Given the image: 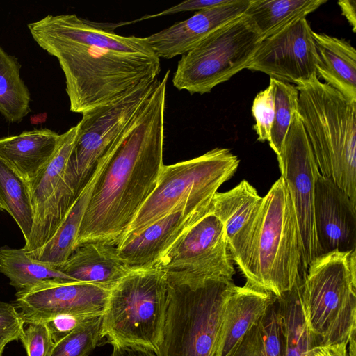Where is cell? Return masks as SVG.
I'll use <instances>...</instances> for the list:
<instances>
[{
    "label": "cell",
    "instance_id": "cell-32",
    "mask_svg": "<svg viewBox=\"0 0 356 356\" xmlns=\"http://www.w3.org/2000/svg\"><path fill=\"white\" fill-rule=\"evenodd\" d=\"M103 315L83 323L55 343L49 356H88L102 337Z\"/></svg>",
    "mask_w": 356,
    "mask_h": 356
},
{
    "label": "cell",
    "instance_id": "cell-36",
    "mask_svg": "<svg viewBox=\"0 0 356 356\" xmlns=\"http://www.w3.org/2000/svg\"><path fill=\"white\" fill-rule=\"evenodd\" d=\"M96 316L60 314L51 317L43 322L46 324L55 343L67 336L81 324Z\"/></svg>",
    "mask_w": 356,
    "mask_h": 356
},
{
    "label": "cell",
    "instance_id": "cell-2",
    "mask_svg": "<svg viewBox=\"0 0 356 356\" xmlns=\"http://www.w3.org/2000/svg\"><path fill=\"white\" fill-rule=\"evenodd\" d=\"M170 70L106 152L85 211L76 248L116 246L156 187L163 168L165 92Z\"/></svg>",
    "mask_w": 356,
    "mask_h": 356
},
{
    "label": "cell",
    "instance_id": "cell-25",
    "mask_svg": "<svg viewBox=\"0 0 356 356\" xmlns=\"http://www.w3.org/2000/svg\"><path fill=\"white\" fill-rule=\"evenodd\" d=\"M284 330L278 298L227 356H283Z\"/></svg>",
    "mask_w": 356,
    "mask_h": 356
},
{
    "label": "cell",
    "instance_id": "cell-34",
    "mask_svg": "<svg viewBox=\"0 0 356 356\" xmlns=\"http://www.w3.org/2000/svg\"><path fill=\"white\" fill-rule=\"evenodd\" d=\"M20 340L27 356H49L54 344L46 324L42 321L25 323Z\"/></svg>",
    "mask_w": 356,
    "mask_h": 356
},
{
    "label": "cell",
    "instance_id": "cell-14",
    "mask_svg": "<svg viewBox=\"0 0 356 356\" xmlns=\"http://www.w3.org/2000/svg\"><path fill=\"white\" fill-rule=\"evenodd\" d=\"M306 17L261 40L246 69L285 83L305 81L316 74L318 54Z\"/></svg>",
    "mask_w": 356,
    "mask_h": 356
},
{
    "label": "cell",
    "instance_id": "cell-40",
    "mask_svg": "<svg viewBox=\"0 0 356 356\" xmlns=\"http://www.w3.org/2000/svg\"><path fill=\"white\" fill-rule=\"evenodd\" d=\"M3 208L0 202V211H3Z\"/></svg>",
    "mask_w": 356,
    "mask_h": 356
},
{
    "label": "cell",
    "instance_id": "cell-27",
    "mask_svg": "<svg viewBox=\"0 0 356 356\" xmlns=\"http://www.w3.org/2000/svg\"><path fill=\"white\" fill-rule=\"evenodd\" d=\"M0 273L10 280L17 291L50 281L77 282L58 268L31 259L23 248L0 247Z\"/></svg>",
    "mask_w": 356,
    "mask_h": 356
},
{
    "label": "cell",
    "instance_id": "cell-38",
    "mask_svg": "<svg viewBox=\"0 0 356 356\" xmlns=\"http://www.w3.org/2000/svg\"><path fill=\"white\" fill-rule=\"evenodd\" d=\"M111 356H157L147 348L131 344H113Z\"/></svg>",
    "mask_w": 356,
    "mask_h": 356
},
{
    "label": "cell",
    "instance_id": "cell-7",
    "mask_svg": "<svg viewBox=\"0 0 356 356\" xmlns=\"http://www.w3.org/2000/svg\"><path fill=\"white\" fill-rule=\"evenodd\" d=\"M167 298L165 271L156 266L131 269L110 291L102 337L156 353Z\"/></svg>",
    "mask_w": 356,
    "mask_h": 356
},
{
    "label": "cell",
    "instance_id": "cell-15",
    "mask_svg": "<svg viewBox=\"0 0 356 356\" xmlns=\"http://www.w3.org/2000/svg\"><path fill=\"white\" fill-rule=\"evenodd\" d=\"M110 291L89 283L50 281L17 291L15 305L24 324L60 314L103 315Z\"/></svg>",
    "mask_w": 356,
    "mask_h": 356
},
{
    "label": "cell",
    "instance_id": "cell-4",
    "mask_svg": "<svg viewBox=\"0 0 356 356\" xmlns=\"http://www.w3.org/2000/svg\"><path fill=\"white\" fill-rule=\"evenodd\" d=\"M295 84L298 113L319 172L356 204V103L320 81L316 74Z\"/></svg>",
    "mask_w": 356,
    "mask_h": 356
},
{
    "label": "cell",
    "instance_id": "cell-1",
    "mask_svg": "<svg viewBox=\"0 0 356 356\" xmlns=\"http://www.w3.org/2000/svg\"><path fill=\"white\" fill-rule=\"evenodd\" d=\"M28 28L37 44L58 59L74 113L106 103L161 71L160 58L145 38L116 34L113 24L75 14L48 15Z\"/></svg>",
    "mask_w": 356,
    "mask_h": 356
},
{
    "label": "cell",
    "instance_id": "cell-24",
    "mask_svg": "<svg viewBox=\"0 0 356 356\" xmlns=\"http://www.w3.org/2000/svg\"><path fill=\"white\" fill-rule=\"evenodd\" d=\"M106 159V153L99 161L89 181L81 191L64 220L49 241L33 252L29 253L25 252L31 259L58 268L74 252L81 222L92 191L104 169Z\"/></svg>",
    "mask_w": 356,
    "mask_h": 356
},
{
    "label": "cell",
    "instance_id": "cell-13",
    "mask_svg": "<svg viewBox=\"0 0 356 356\" xmlns=\"http://www.w3.org/2000/svg\"><path fill=\"white\" fill-rule=\"evenodd\" d=\"M77 124L60 134L58 145L47 165L29 184L34 222L22 248L26 253L47 243L76 200L64 179L67 163L77 134Z\"/></svg>",
    "mask_w": 356,
    "mask_h": 356
},
{
    "label": "cell",
    "instance_id": "cell-26",
    "mask_svg": "<svg viewBox=\"0 0 356 356\" xmlns=\"http://www.w3.org/2000/svg\"><path fill=\"white\" fill-rule=\"evenodd\" d=\"M326 0H250L244 15L264 40L290 24L306 17Z\"/></svg>",
    "mask_w": 356,
    "mask_h": 356
},
{
    "label": "cell",
    "instance_id": "cell-20",
    "mask_svg": "<svg viewBox=\"0 0 356 356\" xmlns=\"http://www.w3.org/2000/svg\"><path fill=\"white\" fill-rule=\"evenodd\" d=\"M275 296L245 283L234 285L224 307L215 356H227L266 312Z\"/></svg>",
    "mask_w": 356,
    "mask_h": 356
},
{
    "label": "cell",
    "instance_id": "cell-8",
    "mask_svg": "<svg viewBox=\"0 0 356 356\" xmlns=\"http://www.w3.org/2000/svg\"><path fill=\"white\" fill-rule=\"evenodd\" d=\"M239 159L229 149L216 147L194 159L163 165L155 188L118 244L186 202L211 204L219 187L236 171Z\"/></svg>",
    "mask_w": 356,
    "mask_h": 356
},
{
    "label": "cell",
    "instance_id": "cell-3",
    "mask_svg": "<svg viewBox=\"0 0 356 356\" xmlns=\"http://www.w3.org/2000/svg\"><path fill=\"white\" fill-rule=\"evenodd\" d=\"M302 255L296 213L280 177L263 197L253 229L234 261L246 283L279 297L302 277Z\"/></svg>",
    "mask_w": 356,
    "mask_h": 356
},
{
    "label": "cell",
    "instance_id": "cell-22",
    "mask_svg": "<svg viewBox=\"0 0 356 356\" xmlns=\"http://www.w3.org/2000/svg\"><path fill=\"white\" fill-rule=\"evenodd\" d=\"M60 138V134L48 129L1 138L0 159L29 184L49 163Z\"/></svg>",
    "mask_w": 356,
    "mask_h": 356
},
{
    "label": "cell",
    "instance_id": "cell-12",
    "mask_svg": "<svg viewBox=\"0 0 356 356\" xmlns=\"http://www.w3.org/2000/svg\"><path fill=\"white\" fill-rule=\"evenodd\" d=\"M231 259L224 226L209 211L186 230L153 266L167 272L232 281L235 270Z\"/></svg>",
    "mask_w": 356,
    "mask_h": 356
},
{
    "label": "cell",
    "instance_id": "cell-28",
    "mask_svg": "<svg viewBox=\"0 0 356 356\" xmlns=\"http://www.w3.org/2000/svg\"><path fill=\"white\" fill-rule=\"evenodd\" d=\"M301 281L299 278L291 291L277 297L284 330L283 356H319L318 344L307 330L301 309Z\"/></svg>",
    "mask_w": 356,
    "mask_h": 356
},
{
    "label": "cell",
    "instance_id": "cell-17",
    "mask_svg": "<svg viewBox=\"0 0 356 356\" xmlns=\"http://www.w3.org/2000/svg\"><path fill=\"white\" fill-rule=\"evenodd\" d=\"M211 204L186 202L116 245L119 257L131 269L154 265L177 238L209 212Z\"/></svg>",
    "mask_w": 356,
    "mask_h": 356
},
{
    "label": "cell",
    "instance_id": "cell-16",
    "mask_svg": "<svg viewBox=\"0 0 356 356\" xmlns=\"http://www.w3.org/2000/svg\"><path fill=\"white\" fill-rule=\"evenodd\" d=\"M314 222L318 256L356 250V204L320 172L315 182Z\"/></svg>",
    "mask_w": 356,
    "mask_h": 356
},
{
    "label": "cell",
    "instance_id": "cell-29",
    "mask_svg": "<svg viewBox=\"0 0 356 356\" xmlns=\"http://www.w3.org/2000/svg\"><path fill=\"white\" fill-rule=\"evenodd\" d=\"M20 65L0 47V113L19 122L30 112V92L20 77Z\"/></svg>",
    "mask_w": 356,
    "mask_h": 356
},
{
    "label": "cell",
    "instance_id": "cell-31",
    "mask_svg": "<svg viewBox=\"0 0 356 356\" xmlns=\"http://www.w3.org/2000/svg\"><path fill=\"white\" fill-rule=\"evenodd\" d=\"M272 79L275 85V115L268 143L277 155L292 120L298 113V91L291 83Z\"/></svg>",
    "mask_w": 356,
    "mask_h": 356
},
{
    "label": "cell",
    "instance_id": "cell-37",
    "mask_svg": "<svg viewBox=\"0 0 356 356\" xmlns=\"http://www.w3.org/2000/svg\"><path fill=\"white\" fill-rule=\"evenodd\" d=\"M229 0H188L170 7L159 13L143 16L132 22L186 11H200L227 3Z\"/></svg>",
    "mask_w": 356,
    "mask_h": 356
},
{
    "label": "cell",
    "instance_id": "cell-39",
    "mask_svg": "<svg viewBox=\"0 0 356 356\" xmlns=\"http://www.w3.org/2000/svg\"><path fill=\"white\" fill-rule=\"evenodd\" d=\"M342 15L346 18L352 27L353 33L356 31V1L343 0L338 1Z\"/></svg>",
    "mask_w": 356,
    "mask_h": 356
},
{
    "label": "cell",
    "instance_id": "cell-19",
    "mask_svg": "<svg viewBox=\"0 0 356 356\" xmlns=\"http://www.w3.org/2000/svg\"><path fill=\"white\" fill-rule=\"evenodd\" d=\"M263 197L246 180L213 197L209 211L222 223L228 250L235 261L247 241L259 212Z\"/></svg>",
    "mask_w": 356,
    "mask_h": 356
},
{
    "label": "cell",
    "instance_id": "cell-33",
    "mask_svg": "<svg viewBox=\"0 0 356 356\" xmlns=\"http://www.w3.org/2000/svg\"><path fill=\"white\" fill-rule=\"evenodd\" d=\"M252 113L255 121L253 129L258 140L269 142L275 115V85L271 78L268 86L254 97Z\"/></svg>",
    "mask_w": 356,
    "mask_h": 356
},
{
    "label": "cell",
    "instance_id": "cell-35",
    "mask_svg": "<svg viewBox=\"0 0 356 356\" xmlns=\"http://www.w3.org/2000/svg\"><path fill=\"white\" fill-rule=\"evenodd\" d=\"M24 321L15 305L0 302V356L10 341L20 339Z\"/></svg>",
    "mask_w": 356,
    "mask_h": 356
},
{
    "label": "cell",
    "instance_id": "cell-23",
    "mask_svg": "<svg viewBox=\"0 0 356 356\" xmlns=\"http://www.w3.org/2000/svg\"><path fill=\"white\" fill-rule=\"evenodd\" d=\"M318 63L316 74L339 92L348 101L356 103V51L343 39L313 32Z\"/></svg>",
    "mask_w": 356,
    "mask_h": 356
},
{
    "label": "cell",
    "instance_id": "cell-18",
    "mask_svg": "<svg viewBox=\"0 0 356 356\" xmlns=\"http://www.w3.org/2000/svg\"><path fill=\"white\" fill-rule=\"evenodd\" d=\"M250 3V0H229L225 4L197 11L145 40L159 58L182 56L209 34L243 15Z\"/></svg>",
    "mask_w": 356,
    "mask_h": 356
},
{
    "label": "cell",
    "instance_id": "cell-21",
    "mask_svg": "<svg viewBox=\"0 0 356 356\" xmlns=\"http://www.w3.org/2000/svg\"><path fill=\"white\" fill-rule=\"evenodd\" d=\"M58 269L77 282L108 290L131 270L119 257L116 246L100 242L79 246Z\"/></svg>",
    "mask_w": 356,
    "mask_h": 356
},
{
    "label": "cell",
    "instance_id": "cell-10",
    "mask_svg": "<svg viewBox=\"0 0 356 356\" xmlns=\"http://www.w3.org/2000/svg\"><path fill=\"white\" fill-rule=\"evenodd\" d=\"M146 79L135 87L82 113L64 179L76 200L111 145L134 119L159 83Z\"/></svg>",
    "mask_w": 356,
    "mask_h": 356
},
{
    "label": "cell",
    "instance_id": "cell-9",
    "mask_svg": "<svg viewBox=\"0 0 356 356\" xmlns=\"http://www.w3.org/2000/svg\"><path fill=\"white\" fill-rule=\"evenodd\" d=\"M261 38L244 14L216 30L182 55L172 77L179 90L203 95L247 68Z\"/></svg>",
    "mask_w": 356,
    "mask_h": 356
},
{
    "label": "cell",
    "instance_id": "cell-11",
    "mask_svg": "<svg viewBox=\"0 0 356 356\" xmlns=\"http://www.w3.org/2000/svg\"><path fill=\"white\" fill-rule=\"evenodd\" d=\"M296 213L302 242L301 276L318 257L314 222L315 182L319 170L302 123L297 113L277 155Z\"/></svg>",
    "mask_w": 356,
    "mask_h": 356
},
{
    "label": "cell",
    "instance_id": "cell-5",
    "mask_svg": "<svg viewBox=\"0 0 356 356\" xmlns=\"http://www.w3.org/2000/svg\"><path fill=\"white\" fill-rule=\"evenodd\" d=\"M167 298L157 356H215L226 299L234 284L167 272Z\"/></svg>",
    "mask_w": 356,
    "mask_h": 356
},
{
    "label": "cell",
    "instance_id": "cell-6",
    "mask_svg": "<svg viewBox=\"0 0 356 356\" xmlns=\"http://www.w3.org/2000/svg\"><path fill=\"white\" fill-rule=\"evenodd\" d=\"M300 303L318 346L355 340L356 250L316 258L302 277Z\"/></svg>",
    "mask_w": 356,
    "mask_h": 356
},
{
    "label": "cell",
    "instance_id": "cell-30",
    "mask_svg": "<svg viewBox=\"0 0 356 356\" xmlns=\"http://www.w3.org/2000/svg\"><path fill=\"white\" fill-rule=\"evenodd\" d=\"M0 202L15 220L25 242L29 238L34 213L29 184L0 159Z\"/></svg>",
    "mask_w": 356,
    "mask_h": 356
}]
</instances>
